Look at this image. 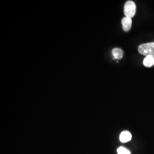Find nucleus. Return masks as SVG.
<instances>
[{"instance_id":"nucleus-2","label":"nucleus","mask_w":154,"mask_h":154,"mask_svg":"<svg viewBox=\"0 0 154 154\" xmlns=\"http://www.w3.org/2000/svg\"><path fill=\"white\" fill-rule=\"evenodd\" d=\"M139 52L143 55H154V42H149L140 45L138 47Z\"/></svg>"},{"instance_id":"nucleus-5","label":"nucleus","mask_w":154,"mask_h":154,"mask_svg":"<svg viewBox=\"0 0 154 154\" xmlns=\"http://www.w3.org/2000/svg\"><path fill=\"white\" fill-rule=\"evenodd\" d=\"M143 65L147 67H150L154 65V55L146 57L143 60Z\"/></svg>"},{"instance_id":"nucleus-7","label":"nucleus","mask_w":154,"mask_h":154,"mask_svg":"<svg viewBox=\"0 0 154 154\" xmlns=\"http://www.w3.org/2000/svg\"><path fill=\"white\" fill-rule=\"evenodd\" d=\"M118 154H131L130 150L124 147H119L117 149Z\"/></svg>"},{"instance_id":"nucleus-1","label":"nucleus","mask_w":154,"mask_h":154,"mask_svg":"<svg viewBox=\"0 0 154 154\" xmlns=\"http://www.w3.org/2000/svg\"><path fill=\"white\" fill-rule=\"evenodd\" d=\"M137 6L135 3L131 1H127L124 6V14L126 17L132 18L136 13Z\"/></svg>"},{"instance_id":"nucleus-6","label":"nucleus","mask_w":154,"mask_h":154,"mask_svg":"<svg viewBox=\"0 0 154 154\" xmlns=\"http://www.w3.org/2000/svg\"><path fill=\"white\" fill-rule=\"evenodd\" d=\"M112 55L116 59H121L123 55V51L119 48H114L112 51Z\"/></svg>"},{"instance_id":"nucleus-3","label":"nucleus","mask_w":154,"mask_h":154,"mask_svg":"<svg viewBox=\"0 0 154 154\" xmlns=\"http://www.w3.org/2000/svg\"><path fill=\"white\" fill-rule=\"evenodd\" d=\"M122 24L123 30L125 32H128L131 28L132 20L130 18L125 17L122 20Z\"/></svg>"},{"instance_id":"nucleus-4","label":"nucleus","mask_w":154,"mask_h":154,"mask_svg":"<svg viewBox=\"0 0 154 154\" xmlns=\"http://www.w3.org/2000/svg\"><path fill=\"white\" fill-rule=\"evenodd\" d=\"M132 139V135L128 131H124L122 132L119 136V139L122 143H126Z\"/></svg>"}]
</instances>
